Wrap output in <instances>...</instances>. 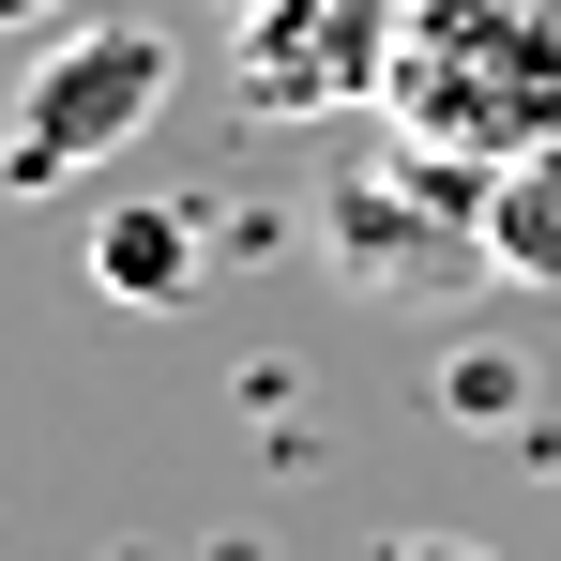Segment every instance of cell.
<instances>
[{
	"label": "cell",
	"mask_w": 561,
	"mask_h": 561,
	"mask_svg": "<svg viewBox=\"0 0 561 561\" xmlns=\"http://www.w3.org/2000/svg\"><path fill=\"white\" fill-rule=\"evenodd\" d=\"M168 77H183V46H168V31H137V15H77V31H61V46L31 61L15 122H0V183H15V197L92 183L122 137H152Z\"/></svg>",
	"instance_id": "cell-1"
},
{
	"label": "cell",
	"mask_w": 561,
	"mask_h": 561,
	"mask_svg": "<svg viewBox=\"0 0 561 561\" xmlns=\"http://www.w3.org/2000/svg\"><path fill=\"white\" fill-rule=\"evenodd\" d=\"M350 46H365V0H319V15L274 0V15H259V46H243V92H259V106H334V92H365V61H350Z\"/></svg>",
	"instance_id": "cell-2"
},
{
	"label": "cell",
	"mask_w": 561,
	"mask_h": 561,
	"mask_svg": "<svg viewBox=\"0 0 561 561\" xmlns=\"http://www.w3.org/2000/svg\"><path fill=\"white\" fill-rule=\"evenodd\" d=\"M92 288L106 304H137V319H168L197 288V228L168 213V197H122V213H92Z\"/></svg>",
	"instance_id": "cell-3"
},
{
	"label": "cell",
	"mask_w": 561,
	"mask_h": 561,
	"mask_svg": "<svg viewBox=\"0 0 561 561\" xmlns=\"http://www.w3.org/2000/svg\"><path fill=\"white\" fill-rule=\"evenodd\" d=\"M485 259H501L516 288L531 274L561 288V183H485Z\"/></svg>",
	"instance_id": "cell-4"
},
{
	"label": "cell",
	"mask_w": 561,
	"mask_h": 561,
	"mask_svg": "<svg viewBox=\"0 0 561 561\" xmlns=\"http://www.w3.org/2000/svg\"><path fill=\"white\" fill-rule=\"evenodd\" d=\"M440 410H456V425H531V365H516V350H456V365H440Z\"/></svg>",
	"instance_id": "cell-5"
},
{
	"label": "cell",
	"mask_w": 561,
	"mask_h": 561,
	"mask_svg": "<svg viewBox=\"0 0 561 561\" xmlns=\"http://www.w3.org/2000/svg\"><path fill=\"white\" fill-rule=\"evenodd\" d=\"M379 561H501V547H470V531H394Z\"/></svg>",
	"instance_id": "cell-6"
},
{
	"label": "cell",
	"mask_w": 561,
	"mask_h": 561,
	"mask_svg": "<svg viewBox=\"0 0 561 561\" xmlns=\"http://www.w3.org/2000/svg\"><path fill=\"white\" fill-rule=\"evenodd\" d=\"M46 15H61V0H0V31H46Z\"/></svg>",
	"instance_id": "cell-7"
},
{
	"label": "cell",
	"mask_w": 561,
	"mask_h": 561,
	"mask_svg": "<svg viewBox=\"0 0 561 561\" xmlns=\"http://www.w3.org/2000/svg\"><path fill=\"white\" fill-rule=\"evenodd\" d=\"M547 485H561V456H547Z\"/></svg>",
	"instance_id": "cell-8"
}]
</instances>
